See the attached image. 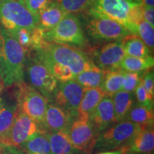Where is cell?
I'll list each match as a JSON object with an SVG mask.
<instances>
[{"label": "cell", "instance_id": "b9f144b4", "mask_svg": "<svg viewBox=\"0 0 154 154\" xmlns=\"http://www.w3.org/2000/svg\"><path fill=\"white\" fill-rule=\"evenodd\" d=\"M11 1H20V2H22V0H11Z\"/></svg>", "mask_w": 154, "mask_h": 154}, {"label": "cell", "instance_id": "d590c367", "mask_svg": "<svg viewBox=\"0 0 154 154\" xmlns=\"http://www.w3.org/2000/svg\"><path fill=\"white\" fill-rule=\"evenodd\" d=\"M142 12H143V18L146 22H147L152 26L154 25V9L153 7H146L143 5L142 7Z\"/></svg>", "mask_w": 154, "mask_h": 154}, {"label": "cell", "instance_id": "2e32d148", "mask_svg": "<svg viewBox=\"0 0 154 154\" xmlns=\"http://www.w3.org/2000/svg\"><path fill=\"white\" fill-rule=\"evenodd\" d=\"M153 127L140 128L122 154H153Z\"/></svg>", "mask_w": 154, "mask_h": 154}, {"label": "cell", "instance_id": "484cf974", "mask_svg": "<svg viewBox=\"0 0 154 154\" xmlns=\"http://www.w3.org/2000/svg\"><path fill=\"white\" fill-rule=\"evenodd\" d=\"M153 57H134L126 56L120 63V69L127 72H140L153 68Z\"/></svg>", "mask_w": 154, "mask_h": 154}, {"label": "cell", "instance_id": "836d02e7", "mask_svg": "<svg viewBox=\"0 0 154 154\" xmlns=\"http://www.w3.org/2000/svg\"><path fill=\"white\" fill-rule=\"evenodd\" d=\"M135 92H136V99L140 105L147 108L150 110H153V100L149 97V94H147L141 82L136 88Z\"/></svg>", "mask_w": 154, "mask_h": 154}, {"label": "cell", "instance_id": "f546056e", "mask_svg": "<svg viewBox=\"0 0 154 154\" xmlns=\"http://www.w3.org/2000/svg\"><path fill=\"white\" fill-rule=\"evenodd\" d=\"M36 28V27H35ZM9 32V31H8ZM16 38L26 51L29 50H33L34 47V34L33 29H18L14 31L9 32Z\"/></svg>", "mask_w": 154, "mask_h": 154}, {"label": "cell", "instance_id": "7a4b0ae2", "mask_svg": "<svg viewBox=\"0 0 154 154\" xmlns=\"http://www.w3.org/2000/svg\"><path fill=\"white\" fill-rule=\"evenodd\" d=\"M142 0H95L91 10L124 25L137 35V24L143 18Z\"/></svg>", "mask_w": 154, "mask_h": 154}, {"label": "cell", "instance_id": "ba28073f", "mask_svg": "<svg viewBox=\"0 0 154 154\" xmlns=\"http://www.w3.org/2000/svg\"><path fill=\"white\" fill-rule=\"evenodd\" d=\"M17 85L15 98L19 110L42 126L49 101L26 83Z\"/></svg>", "mask_w": 154, "mask_h": 154}, {"label": "cell", "instance_id": "d6986e66", "mask_svg": "<svg viewBox=\"0 0 154 154\" xmlns=\"http://www.w3.org/2000/svg\"><path fill=\"white\" fill-rule=\"evenodd\" d=\"M106 96L99 87L86 88L78 109V116L89 118V116Z\"/></svg>", "mask_w": 154, "mask_h": 154}, {"label": "cell", "instance_id": "277c9868", "mask_svg": "<svg viewBox=\"0 0 154 154\" xmlns=\"http://www.w3.org/2000/svg\"><path fill=\"white\" fill-rule=\"evenodd\" d=\"M38 22V17L30 12L22 2L0 0V23L6 30L33 29Z\"/></svg>", "mask_w": 154, "mask_h": 154}, {"label": "cell", "instance_id": "9a60e30c", "mask_svg": "<svg viewBox=\"0 0 154 154\" xmlns=\"http://www.w3.org/2000/svg\"><path fill=\"white\" fill-rule=\"evenodd\" d=\"M89 120L91 121L99 134L115 123L114 109L111 96L106 95L103 98L89 116Z\"/></svg>", "mask_w": 154, "mask_h": 154}, {"label": "cell", "instance_id": "8992f818", "mask_svg": "<svg viewBox=\"0 0 154 154\" xmlns=\"http://www.w3.org/2000/svg\"><path fill=\"white\" fill-rule=\"evenodd\" d=\"M140 128L129 121H119L100 133L94 148L100 151L120 149L122 153Z\"/></svg>", "mask_w": 154, "mask_h": 154}, {"label": "cell", "instance_id": "d6a6232c", "mask_svg": "<svg viewBox=\"0 0 154 154\" xmlns=\"http://www.w3.org/2000/svg\"><path fill=\"white\" fill-rule=\"evenodd\" d=\"M52 1L53 0H22V2L30 12L38 17L40 12Z\"/></svg>", "mask_w": 154, "mask_h": 154}, {"label": "cell", "instance_id": "f35d334b", "mask_svg": "<svg viewBox=\"0 0 154 154\" xmlns=\"http://www.w3.org/2000/svg\"><path fill=\"white\" fill-rule=\"evenodd\" d=\"M142 1H143V5L146 6V7H153L154 0H142Z\"/></svg>", "mask_w": 154, "mask_h": 154}, {"label": "cell", "instance_id": "60d3db41", "mask_svg": "<svg viewBox=\"0 0 154 154\" xmlns=\"http://www.w3.org/2000/svg\"><path fill=\"white\" fill-rule=\"evenodd\" d=\"M3 87H4V84H3L2 81L1 79H0V93H1L2 91Z\"/></svg>", "mask_w": 154, "mask_h": 154}, {"label": "cell", "instance_id": "1f68e13d", "mask_svg": "<svg viewBox=\"0 0 154 154\" xmlns=\"http://www.w3.org/2000/svg\"><path fill=\"white\" fill-rule=\"evenodd\" d=\"M142 76L139 72H125V79L123 91L133 93L141 82Z\"/></svg>", "mask_w": 154, "mask_h": 154}, {"label": "cell", "instance_id": "ffe728a7", "mask_svg": "<svg viewBox=\"0 0 154 154\" xmlns=\"http://www.w3.org/2000/svg\"><path fill=\"white\" fill-rule=\"evenodd\" d=\"M125 79V71L121 69L103 71V77L99 87L106 95L112 96L122 90Z\"/></svg>", "mask_w": 154, "mask_h": 154}, {"label": "cell", "instance_id": "3957f363", "mask_svg": "<svg viewBox=\"0 0 154 154\" xmlns=\"http://www.w3.org/2000/svg\"><path fill=\"white\" fill-rule=\"evenodd\" d=\"M4 36V64L5 76L4 86H10L24 82L26 52L14 36L2 27Z\"/></svg>", "mask_w": 154, "mask_h": 154}, {"label": "cell", "instance_id": "5b68a950", "mask_svg": "<svg viewBox=\"0 0 154 154\" xmlns=\"http://www.w3.org/2000/svg\"><path fill=\"white\" fill-rule=\"evenodd\" d=\"M44 38L49 43L84 47L87 44L79 19L69 13L51 29L44 33Z\"/></svg>", "mask_w": 154, "mask_h": 154}, {"label": "cell", "instance_id": "4dcf8cb0", "mask_svg": "<svg viewBox=\"0 0 154 154\" xmlns=\"http://www.w3.org/2000/svg\"><path fill=\"white\" fill-rule=\"evenodd\" d=\"M137 36L143 40L150 49H153L154 47V30L153 26L149 24L144 19H142L137 24Z\"/></svg>", "mask_w": 154, "mask_h": 154}, {"label": "cell", "instance_id": "4316f807", "mask_svg": "<svg viewBox=\"0 0 154 154\" xmlns=\"http://www.w3.org/2000/svg\"><path fill=\"white\" fill-rule=\"evenodd\" d=\"M103 77V71L95 66L88 71L80 73L75 76L74 80L80 84L84 89L99 87Z\"/></svg>", "mask_w": 154, "mask_h": 154}, {"label": "cell", "instance_id": "8d00e7d4", "mask_svg": "<svg viewBox=\"0 0 154 154\" xmlns=\"http://www.w3.org/2000/svg\"><path fill=\"white\" fill-rule=\"evenodd\" d=\"M2 154H26L24 150L20 147L13 146H6L0 148Z\"/></svg>", "mask_w": 154, "mask_h": 154}, {"label": "cell", "instance_id": "e0dca14e", "mask_svg": "<svg viewBox=\"0 0 154 154\" xmlns=\"http://www.w3.org/2000/svg\"><path fill=\"white\" fill-rule=\"evenodd\" d=\"M18 111L16 99L11 101L0 98V146L10 131Z\"/></svg>", "mask_w": 154, "mask_h": 154}, {"label": "cell", "instance_id": "74e56055", "mask_svg": "<svg viewBox=\"0 0 154 154\" xmlns=\"http://www.w3.org/2000/svg\"><path fill=\"white\" fill-rule=\"evenodd\" d=\"M5 76V68H4V65L2 61L1 58H0V79L2 81Z\"/></svg>", "mask_w": 154, "mask_h": 154}, {"label": "cell", "instance_id": "9c48e42d", "mask_svg": "<svg viewBox=\"0 0 154 154\" xmlns=\"http://www.w3.org/2000/svg\"><path fill=\"white\" fill-rule=\"evenodd\" d=\"M25 72H26L30 86L39 92L49 102L52 101L58 82L47 66L35 56L26 61Z\"/></svg>", "mask_w": 154, "mask_h": 154}, {"label": "cell", "instance_id": "cb8c5ba5", "mask_svg": "<svg viewBox=\"0 0 154 154\" xmlns=\"http://www.w3.org/2000/svg\"><path fill=\"white\" fill-rule=\"evenodd\" d=\"M122 41L126 56L140 58H146L151 56V49L138 36L130 34Z\"/></svg>", "mask_w": 154, "mask_h": 154}, {"label": "cell", "instance_id": "5bb4252c", "mask_svg": "<svg viewBox=\"0 0 154 154\" xmlns=\"http://www.w3.org/2000/svg\"><path fill=\"white\" fill-rule=\"evenodd\" d=\"M75 119L76 118L67 111L51 103L47 106L42 127L45 132L69 133Z\"/></svg>", "mask_w": 154, "mask_h": 154}, {"label": "cell", "instance_id": "603a6c76", "mask_svg": "<svg viewBox=\"0 0 154 154\" xmlns=\"http://www.w3.org/2000/svg\"><path fill=\"white\" fill-rule=\"evenodd\" d=\"M19 147L26 154H51L49 140L45 132H38Z\"/></svg>", "mask_w": 154, "mask_h": 154}, {"label": "cell", "instance_id": "d4e9b609", "mask_svg": "<svg viewBox=\"0 0 154 154\" xmlns=\"http://www.w3.org/2000/svg\"><path fill=\"white\" fill-rule=\"evenodd\" d=\"M153 110L140 105L134 104L128 113L126 120L129 121L142 128L153 127Z\"/></svg>", "mask_w": 154, "mask_h": 154}, {"label": "cell", "instance_id": "e575fe53", "mask_svg": "<svg viewBox=\"0 0 154 154\" xmlns=\"http://www.w3.org/2000/svg\"><path fill=\"white\" fill-rule=\"evenodd\" d=\"M141 83L144 88L149 94V97L153 100L154 96V75L153 71L147 70L144 76L142 77Z\"/></svg>", "mask_w": 154, "mask_h": 154}, {"label": "cell", "instance_id": "30bf717a", "mask_svg": "<svg viewBox=\"0 0 154 154\" xmlns=\"http://www.w3.org/2000/svg\"><path fill=\"white\" fill-rule=\"evenodd\" d=\"M38 132H45L43 127L32 120L19 109L16 118L0 148L6 146L19 147Z\"/></svg>", "mask_w": 154, "mask_h": 154}, {"label": "cell", "instance_id": "7c38bea8", "mask_svg": "<svg viewBox=\"0 0 154 154\" xmlns=\"http://www.w3.org/2000/svg\"><path fill=\"white\" fill-rule=\"evenodd\" d=\"M84 93V88L74 79L61 82L58 84L51 103L61 107L76 119Z\"/></svg>", "mask_w": 154, "mask_h": 154}, {"label": "cell", "instance_id": "83f0119b", "mask_svg": "<svg viewBox=\"0 0 154 154\" xmlns=\"http://www.w3.org/2000/svg\"><path fill=\"white\" fill-rule=\"evenodd\" d=\"M68 13H79L91 9L95 0H53Z\"/></svg>", "mask_w": 154, "mask_h": 154}, {"label": "cell", "instance_id": "44dd1931", "mask_svg": "<svg viewBox=\"0 0 154 154\" xmlns=\"http://www.w3.org/2000/svg\"><path fill=\"white\" fill-rule=\"evenodd\" d=\"M111 97L114 109L115 123L126 120L128 113L134 104V94L121 90Z\"/></svg>", "mask_w": 154, "mask_h": 154}, {"label": "cell", "instance_id": "f1b7e54d", "mask_svg": "<svg viewBox=\"0 0 154 154\" xmlns=\"http://www.w3.org/2000/svg\"><path fill=\"white\" fill-rule=\"evenodd\" d=\"M42 62L47 66L51 74L57 81L61 82H66L75 78L74 73L68 67L53 62H48V61H44V62L42 61Z\"/></svg>", "mask_w": 154, "mask_h": 154}, {"label": "cell", "instance_id": "52a82bcc", "mask_svg": "<svg viewBox=\"0 0 154 154\" xmlns=\"http://www.w3.org/2000/svg\"><path fill=\"white\" fill-rule=\"evenodd\" d=\"M86 29L88 34L99 41H121L130 34L124 25L88 9Z\"/></svg>", "mask_w": 154, "mask_h": 154}, {"label": "cell", "instance_id": "6da1fadb", "mask_svg": "<svg viewBox=\"0 0 154 154\" xmlns=\"http://www.w3.org/2000/svg\"><path fill=\"white\" fill-rule=\"evenodd\" d=\"M34 56L41 61L53 62L68 67L75 76L96 66L84 51L74 46L46 42L40 49L34 50Z\"/></svg>", "mask_w": 154, "mask_h": 154}, {"label": "cell", "instance_id": "ac0fdd59", "mask_svg": "<svg viewBox=\"0 0 154 154\" xmlns=\"http://www.w3.org/2000/svg\"><path fill=\"white\" fill-rule=\"evenodd\" d=\"M67 14L59 4L52 1L38 14V26L44 32H47L57 26Z\"/></svg>", "mask_w": 154, "mask_h": 154}, {"label": "cell", "instance_id": "7bdbcfd3", "mask_svg": "<svg viewBox=\"0 0 154 154\" xmlns=\"http://www.w3.org/2000/svg\"><path fill=\"white\" fill-rule=\"evenodd\" d=\"M0 154H2V153H1V151H0Z\"/></svg>", "mask_w": 154, "mask_h": 154}, {"label": "cell", "instance_id": "ab89813d", "mask_svg": "<svg viewBox=\"0 0 154 154\" xmlns=\"http://www.w3.org/2000/svg\"><path fill=\"white\" fill-rule=\"evenodd\" d=\"M99 154H122L121 151H109L105 152V153H102Z\"/></svg>", "mask_w": 154, "mask_h": 154}, {"label": "cell", "instance_id": "7402d4cb", "mask_svg": "<svg viewBox=\"0 0 154 154\" xmlns=\"http://www.w3.org/2000/svg\"><path fill=\"white\" fill-rule=\"evenodd\" d=\"M49 140L51 154H74L75 151L68 133L45 132Z\"/></svg>", "mask_w": 154, "mask_h": 154}, {"label": "cell", "instance_id": "4fadbf2b", "mask_svg": "<svg viewBox=\"0 0 154 154\" xmlns=\"http://www.w3.org/2000/svg\"><path fill=\"white\" fill-rule=\"evenodd\" d=\"M126 57L123 41H114L103 46L94 53L96 66L103 71L120 69V63Z\"/></svg>", "mask_w": 154, "mask_h": 154}, {"label": "cell", "instance_id": "8fae6325", "mask_svg": "<svg viewBox=\"0 0 154 154\" xmlns=\"http://www.w3.org/2000/svg\"><path fill=\"white\" fill-rule=\"evenodd\" d=\"M68 134L74 149L86 153L93 151L99 135L89 118L80 116L74 121Z\"/></svg>", "mask_w": 154, "mask_h": 154}]
</instances>
